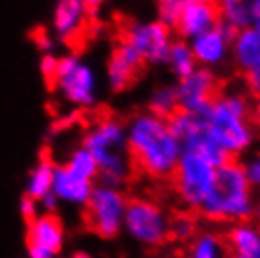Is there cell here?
Returning a JSON list of instances; mask_svg holds the SVG:
<instances>
[{
  "mask_svg": "<svg viewBox=\"0 0 260 258\" xmlns=\"http://www.w3.org/2000/svg\"><path fill=\"white\" fill-rule=\"evenodd\" d=\"M124 126L126 151L134 177L168 183L183 153L168 121L145 110L134 113Z\"/></svg>",
  "mask_w": 260,
  "mask_h": 258,
  "instance_id": "1",
  "label": "cell"
},
{
  "mask_svg": "<svg viewBox=\"0 0 260 258\" xmlns=\"http://www.w3.org/2000/svg\"><path fill=\"white\" fill-rule=\"evenodd\" d=\"M209 134L228 156L236 158L254 142L253 102L245 92H219L206 113Z\"/></svg>",
  "mask_w": 260,
  "mask_h": 258,
  "instance_id": "2",
  "label": "cell"
},
{
  "mask_svg": "<svg viewBox=\"0 0 260 258\" xmlns=\"http://www.w3.org/2000/svg\"><path fill=\"white\" fill-rule=\"evenodd\" d=\"M251 188L243 164L232 158L217 168L213 187L196 213L200 219L219 224L245 222L253 215Z\"/></svg>",
  "mask_w": 260,
  "mask_h": 258,
  "instance_id": "3",
  "label": "cell"
},
{
  "mask_svg": "<svg viewBox=\"0 0 260 258\" xmlns=\"http://www.w3.org/2000/svg\"><path fill=\"white\" fill-rule=\"evenodd\" d=\"M98 164V177L106 187L117 188L134 179L126 151V126L117 117H102L85 132L81 142Z\"/></svg>",
  "mask_w": 260,
  "mask_h": 258,
  "instance_id": "4",
  "label": "cell"
},
{
  "mask_svg": "<svg viewBox=\"0 0 260 258\" xmlns=\"http://www.w3.org/2000/svg\"><path fill=\"white\" fill-rule=\"evenodd\" d=\"M217 168L211 166L206 158L194 153H181L176 172L172 174L168 185V192L174 196L177 206L183 209L196 211L202 202L208 198L213 187Z\"/></svg>",
  "mask_w": 260,
  "mask_h": 258,
  "instance_id": "5",
  "label": "cell"
},
{
  "mask_svg": "<svg viewBox=\"0 0 260 258\" xmlns=\"http://www.w3.org/2000/svg\"><path fill=\"white\" fill-rule=\"evenodd\" d=\"M51 87L74 108L89 110L98 100V79L91 66L78 55L59 58V70Z\"/></svg>",
  "mask_w": 260,
  "mask_h": 258,
  "instance_id": "6",
  "label": "cell"
},
{
  "mask_svg": "<svg viewBox=\"0 0 260 258\" xmlns=\"http://www.w3.org/2000/svg\"><path fill=\"white\" fill-rule=\"evenodd\" d=\"M168 126L172 134L176 136L183 153H194L206 158L215 168H221L222 164L232 160V156H228L221 145L211 138L204 115H194L179 110L168 119Z\"/></svg>",
  "mask_w": 260,
  "mask_h": 258,
  "instance_id": "7",
  "label": "cell"
},
{
  "mask_svg": "<svg viewBox=\"0 0 260 258\" xmlns=\"http://www.w3.org/2000/svg\"><path fill=\"white\" fill-rule=\"evenodd\" d=\"M126 209V198L119 188L98 185L83 204L81 220L89 232L100 238L111 239L121 230V222Z\"/></svg>",
  "mask_w": 260,
  "mask_h": 258,
  "instance_id": "8",
  "label": "cell"
},
{
  "mask_svg": "<svg viewBox=\"0 0 260 258\" xmlns=\"http://www.w3.org/2000/svg\"><path fill=\"white\" fill-rule=\"evenodd\" d=\"M124 220L128 232L145 245L160 247L168 243V215L151 198L128 196Z\"/></svg>",
  "mask_w": 260,
  "mask_h": 258,
  "instance_id": "9",
  "label": "cell"
},
{
  "mask_svg": "<svg viewBox=\"0 0 260 258\" xmlns=\"http://www.w3.org/2000/svg\"><path fill=\"white\" fill-rule=\"evenodd\" d=\"M121 40L128 42L142 55L143 62L149 64H164L174 44L172 28L160 21H130L124 26Z\"/></svg>",
  "mask_w": 260,
  "mask_h": 258,
  "instance_id": "10",
  "label": "cell"
},
{
  "mask_svg": "<svg viewBox=\"0 0 260 258\" xmlns=\"http://www.w3.org/2000/svg\"><path fill=\"white\" fill-rule=\"evenodd\" d=\"M177 106L181 111L206 115L209 106L219 94V79L213 70L208 68H196L187 78L179 79L176 83Z\"/></svg>",
  "mask_w": 260,
  "mask_h": 258,
  "instance_id": "11",
  "label": "cell"
},
{
  "mask_svg": "<svg viewBox=\"0 0 260 258\" xmlns=\"http://www.w3.org/2000/svg\"><path fill=\"white\" fill-rule=\"evenodd\" d=\"M62 222L53 213L38 215L26 222V249L30 258H51L62 247Z\"/></svg>",
  "mask_w": 260,
  "mask_h": 258,
  "instance_id": "12",
  "label": "cell"
},
{
  "mask_svg": "<svg viewBox=\"0 0 260 258\" xmlns=\"http://www.w3.org/2000/svg\"><path fill=\"white\" fill-rule=\"evenodd\" d=\"M232 38L234 30L228 28L226 25L219 23L208 33L196 36L190 40V49L194 53V58L200 68H219L230 58V49H232Z\"/></svg>",
  "mask_w": 260,
  "mask_h": 258,
  "instance_id": "13",
  "label": "cell"
},
{
  "mask_svg": "<svg viewBox=\"0 0 260 258\" xmlns=\"http://www.w3.org/2000/svg\"><path fill=\"white\" fill-rule=\"evenodd\" d=\"M143 64L145 62H143L142 55L128 42L119 38V42L111 51L108 66H106V81L110 85V89L115 92L126 90L136 81Z\"/></svg>",
  "mask_w": 260,
  "mask_h": 258,
  "instance_id": "14",
  "label": "cell"
},
{
  "mask_svg": "<svg viewBox=\"0 0 260 258\" xmlns=\"http://www.w3.org/2000/svg\"><path fill=\"white\" fill-rule=\"evenodd\" d=\"M89 8L83 0H57V6L53 12V33L55 36L72 44L83 36L85 26L89 23Z\"/></svg>",
  "mask_w": 260,
  "mask_h": 258,
  "instance_id": "15",
  "label": "cell"
},
{
  "mask_svg": "<svg viewBox=\"0 0 260 258\" xmlns=\"http://www.w3.org/2000/svg\"><path fill=\"white\" fill-rule=\"evenodd\" d=\"M226 258H260V232L245 222H236L217 236Z\"/></svg>",
  "mask_w": 260,
  "mask_h": 258,
  "instance_id": "16",
  "label": "cell"
},
{
  "mask_svg": "<svg viewBox=\"0 0 260 258\" xmlns=\"http://www.w3.org/2000/svg\"><path fill=\"white\" fill-rule=\"evenodd\" d=\"M221 23L219 12L215 2H204V4H185L179 13L174 30L177 33L179 40L190 42L196 36L208 33L213 26Z\"/></svg>",
  "mask_w": 260,
  "mask_h": 258,
  "instance_id": "17",
  "label": "cell"
},
{
  "mask_svg": "<svg viewBox=\"0 0 260 258\" xmlns=\"http://www.w3.org/2000/svg\"><path fill=\"white\" fill-rule=\"evenodd\" d=\"M222 25L234 33L253 28L260 21V0H215Z\"/></svg>",
  "mask_w": 260,
  "mask_h": 258,
  "instance_id": "18",
  "label": "cell"
},
{
  "mask_svg": "<svg viewBox=\"0 0 260 258\" xmlns=\"http://www.w3.org/2000/svg\"><path fill=\"white\" fill-rule=\"evenodd\" d=\"M230 58L243 76L260 66V33L256 26L234 33Z\"/></svg>",
  "mask_w": 260,
  "mask_h": 258,
  "instance_id": "19",
  "label": "cell"
},
{
  "mask_svg": "<svg viewBox=\"0 0 260 258\" xmlns=\"http://www.w3.org/2000/svg\"><path fill=\"white\" fill-rule=\"evenodd\" d=\"M51 192L55 194V198H62V200L74 202V204H85L92 192V185L91 181H85L68 172L64 166H57Z\"/></svg>",
  "mask_w": 260,
  "mask_h": 258,
  "instance_id": "20",
  "label": "cell"
},
{
  "mask_svg": "<svg viewBox=\"0 0 260 258\" xmlns=\"http://www.w3.org/2000/svg\"><path fill=\"white\" fill-rule=\"evenodd\" d=\"M55 164L49 156H42L38 164L34 166V170L28 175V183H26V194L28 198H32L34 202H42L46 196L51 194L53 188V177H55Z\"/></svg>",
  "mask_w": 260,
  "mask_h": 258,
  "instance_id": "21",
  "label": "cell"
},
{
  "mask_svg": "<svg viewBox=\"0 0 260 258\" xmlns=\"http://www.w3.org/2000/svg\"><path fill=\"white\" fill-rule=\"evenodd\" d=\"M164 64L168 66V70L172 72V76L177 81L187 78L189 74H192L198 68V62H196L194 53L190 49V44L185 40H174Z\"/></svg>",
  "mask_w": 260,
  "mask_h": 258,
  "instance_id": "22",
  "label": "cell"
},
{
  "mask_svg": "<svg viewBox=\"0 0 260 258\" xmlns=\"http://www.w3.org/2000/svg\"><path fill=\"white\" fill-rule=\"evenodd\" d=\"M147 111H151L156 117H162L166 121L176 111H179L176 85H158V87H155L149 100H147Z\"/></svg>",
  "mask_w": 260,
  "mask_h": 258,
  "instance_id": "23",
  "label": "cell"
},
{
  "mask_svg": "<svg viewBox=\"0 0 260 258\" xmlns=\"http://www.w3.org/2000/svg\"><path fill=\"white\" fill-rule=\"evenodd\" d=\"M64 168L85 181H92L94 177H98L96 160H94V156H92L83 145H79V147H76L72 151L70 156H68V160H66V164H64Z\"/></svg>",
  "mask_w": 260,
  "mask_h": 258,
  "instance_id": "24",
  "label": "cell"
},
{
  "mask_svg": "<svg viewBox=\"0 0 260 258\" xmlns=\"http://www.w3.org/2000/svg\"><path fill=\"white\" fill-rule=\"evenodd\" d=\"M217 249H219L217 236L198 234L190 243L181 247L179 254H183V258H217Z\"/></svg>",
  "mask_w": 260,
  "mask_h": 258,
  "instance_id": "25",
  "label": "cell"
},
{
  "mask_svg": "<svg viewBox=\"0 0 260 258\" xmlns=\"http://www.w3.org/2000/svg\"><path fill=\"white\" fill-rule=\"evenodd\" d=\"M183 6H185L183 0H156V15H158L156 21H160L168 28H174Z\"/></svg>",
  "mask_w": 260,
  "mask_h": 258,
  "instance_id": "26",
  "label": "cell"
},
{
  "mask_svg": "<svg viewBox=\"0 0 260 258\" xmlns=\"http://www.w3.org/2000/svg\"><path fill=\"white\" fill-rule=\"evenodd\" d=\"M243 164V170H245V175H247V181L251 187H256L260 190V153H254L251 155Z\"/></svg>",
  "mask_w": 260,
  "mask_h": 258,
  "instance_id": "27",
  "label": "cell"
},
{
  "mask_svg": "<svg viewBox=\"0 0 260 258\" xmlns=\"http://www.w3.org/2000/svg\"><path fill=\"white\" fill-rule=\"evenodd\" d=\"M57 70H59V57H55L53 53H46L40 58V72L46 79L47 83H53V79L57 76Z\"/></svg>",
  "mask_w": 260,
  "mask_h": 258,
  "instance_id": "28",
  "label": "cell"
},
{
  "mask_svg": "<svg viewBox=\"0 0 260 258\" xmlns=\"http://www.w3.org/2000/svg\"><path fill=\"white\" fill-rule=\"evenodd\" d=\"M245 85H247L249 92H251L254 98L260 96V66L245 74Z\"/></svg>",
  "mask_w": 260,
  "mask_h": 258,
  "instance_id": "29",
  "label": "cell"
},
{
  "mask_svg": "<svg viewBox=\"0 0 260 258\" xmlns=\"http://www.w3.org/2000/svg\"><path fill=\"white\" fill-rule=\"evenodd\" d=\"M34 42H36V47H38L40 51H44V55H46V53H51L53 47H55L53 36H49V34L44 33V30H40V33L34 34Z\"/></svg>",
  "mask_w": 260,
  "mask_h": 258,
  "instance_id": "30",
  "label": "cell"
},
{
  "mask_svg": "<svg viewBox=\"0 0 260 258\" xmlns=\"http://www.w3.org/2000/svg\"><path fill=\"white\" fill-rule=\"evenodd\" d=\"M21 213H23L26 222L36 219L38 217V213H36V202L32 198H28V196H23V200H21Z\"/></svg>",
  "mask_w": 260,
  "mask_h": 258,
  "instance_id": "31",
  "label": "cell"
},
{
  "mask_svg": "<svg viewBox=\"0 0 260 258\" xmlns=\"http://www.w3.org/2000/svg\"><path fill=\"white\" fill-rule=\"evenodd\" d=\"M253 124H254V128L260 130V96L256 98L253 104Z\"/></svg>",
  "mask_w": 260,
  "mask_h": 258,
  "instance_id": "32",
  "label": "cell"
},
{
  "mask_svg": "<svg viewBox=\"0 0 260 258\" xmlns=\"http://www.w3.org/2000/svg\"><path fill=\"white\" fill-rule=\"evenodd\" d=\"M83 2H85V6L89 8V12H92V10H96V8L102 6L104 0H83Z\"/></svg>",
  "mask_w": 260,
  "mask_h": 258,
  "instance_id": "33",
  "label": "cell"
},
{
  "mask_svg": "<svg viewBox=\"0 0 260 258\" xmlns=\"http://www.w3.org/2000/svg\"><path fill=\"white\" fill-rule=\"evenodd\" d=\"M185 4H204V2H215V0H183Z\"/></svg>",
  "mask_w": 260,
  "mask_h": 258,
  "instance_id": "34",
  "label": "cell"
},
{
  "mask_svg": "<svg viewBox=\"0 0 260 258\" xmlns=\"http://www.w3.org/2000/svg\"><path fill=\"white\" fill-rule=\"evenodd\" d=\"M72 258H91L89 254H85V252H78V254H74Z\"/></svg>",
  "mask_w": 260,
  "mask_h": 258,
  "instance_id": "35",
  "label": "cell"
},
{
  "mask_svg": "<svg viewBox=\"0 0 260 258\" xmlns=\"http://www.w3.org/2000/svg\"><path fill=\"white\" fill-rule=\"evenodd\" d=\"M256 222H258V232H260V206L256 209Z\"/></svg>",
  "mask_w": 260,
  "mask_h": 258,
  "instance_id": "36",
  "label": "cell"
},
{
  "mask_svg": "<svg viewBox=\"0 0 260 258\" xmlns=\"http://www.w3.org/2000/svg\"><path fill=\"white\" fill-rule=\"evenodd\" d=\"M256 30H258V33H260V21H258V23H256Z\"/></svg>",
  "mask_w": 260,
  "mask_h": 258,
  "instance_id": "37",
  "label": "cell"
}]
</instances>
